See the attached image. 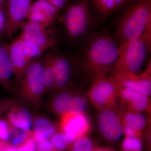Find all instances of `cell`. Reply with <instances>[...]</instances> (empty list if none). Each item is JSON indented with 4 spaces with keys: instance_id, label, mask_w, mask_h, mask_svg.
Masks as SVG:
<instances>
[{
    "instance_id": "obj_8",
    "label": "cell",
    "mask_w": 151,
    "mask_h": 151,
    "mask_svg": "<svg viewBox=\"0 0 151 151\" xmlns=\"http://www.w3.org/2000/svg\"><path fill=\"white\" fill-rule=\"evenodd\" d=\"M112 77L120 86L150 97L151 94V62L140 74L129 72H112Z\"/></svg>"
},
{
    "instance_id": "obj_17",
    "label": "cell",
    "mask_w": 151,
    "mask_h": 151,
    "mask_svg": "<svg viewBox=\"0 0 151 151\" xmlns=\"http://www.w3.org/2000/svg\"><path fill=\"white\" fill-rule=\"evenodd\" d=\"M97 12L103 17L115 13L126 4L129 0H91Z\"/></svg>"
},
{
    "instance_id": "obj_15",
    "label": "cell",
    "mask_w": 151,
    "mask_h": 151,
    "mask_svg": "<svg viewBox=\"0 0 151 151\" xmlns=\"http://www.w3.org/2000/svg\"><path fill=\"white\" fill-rule=\"evenodd\" d=\"M62 115L61 126L64 133L73 135L77 138L89 131L90 125L84 113L67 112Z\"/></svg>"
},
{
    "instance_id": "obj_16",
    "label": "cell",
    "mask_w": 151,
    "mask_h": 151,
    "mask_svg": "<svg viewBox=\"0 0 151 151\" xmlns=\"http://www.w3.org/2000/svg\"><path fill=\"white\" fill-rule=\"evenodd\" d=\"M14 74L13 66L6 44L0 42V84L4 86H8Z\"/></svg>"
},
{
    "instance_id": "obj_3",
    "label": "cell",
    "mask_w": 151,
    "mask_h": 151,
    "mask_svg": "<svg viewBox=\"0 0 151 151\" xmlns=\"http://www.w3.org/2000/svg\"><path fill=\"white\" fill-rule=\"evenodd\" d=\"M151 0H134L118 22L115 40L119 45L151 32Z\"/></svg>"
},
{
    "instance_id": "obj_12",
    "label": "cell",
    "mask_w": 151,
    "mask_h": 151,
    "mask_svg": "<svg viewBox=\"0 0 151 151\" xmlns=\"http://www.w3.org/2000/svg\"><path fill=\"white\" fill-rule=\"evenodd\" d=\"M114 81L117 88L119 101L127 108V110L142 113L145 112L151 114L150 97L120 86Z\"/></svg>"
},
{
    "instance_id": "obj_10",
    "label": "cell",
    "mask_w": 151,
    "mask_h": 151,
    "mask_svg": "<svg viewBox=\"0 0 151 151\" xmlns=\"http://www.w3.org/2000/svg\"><path fill=\"white\" fill-rule=\"evenodd\" d=\"M100 111L97 116V126L100 132L109 140H119L123 134L122 114L114 108Z\"/></svg>"
},
{
    "instance_id": "obj_1",
    "label": "cell",
    "mask_w": 151,
    "mask_h": 151,
    "mask_svg": "<svg viewBox=\"0 0 151 151\" xmlns=\"http://www.w3.org/2000/svg\"><path fill=\"white\" fill-rule=\"evenodd\" d=\"M119 55V46L108 35H94L87 41L81 62L84 70L98 77H107Z\"/></svg>"
},
{
    "instance_id": "obj_33",
    "label": "cell",
    "mask_w": 151,
    "mask_h": 151,
    "mask_svg": "<svg viewBox=\"0 0 151 151\" xmlns=\"http://www.w3.org/2000/svg\"><path fill=\"white\" fill-rule=\"evenodd\" d=\"M5 150H0V151H5Z\"/></svg>"
},
{
    "instance_id": "obj_31",
    "label": "cell",
    "mask_w": 151,
    "mask_h": 151,
    "mask_svg": "<svg viewBox=\"0 0 151 151\" xmlns=\"http://www.w3.org/2000/svg\"><path fill=\"white\" fill-rule=\"evenodd\" d=\"M1 150V144H0V150Z\"/></svg>"
},
{
    "instance_id": "obj_34",
    "label": "cell",
    "mask_w": 151,
    "mask_h": 151,
    "mask_svg": "<svg viewBox=\"0 0 151 151\" xmlns=\"http://www.w3.org/2000/svg\"><path fill=\"white\" fill-rule=\"evenodd\" d=\"M40 151H42V150H40Z\"/></svg>"
},
{
    "instance_id": "obj_27",
    "label": "cell",
    "mask_w": 151,
    "mask_h": 151,
    "mask_svg": "<svg viewBox=\"0 0 151 151\" xmlns=\"http://www.w3.org/2000/svg\"><path fill=\"white\" fill-rule=\"evenodd\" d=\"M6 21V9L0 7V33L4 31Z\"/></svg>"
},
{
    "instance_id": "obj_19",
    "label": "cell",
    "mask_w": 151,
    "mask_h": 151,
    "mask_svg": "<svg viewBox=\"0 0 151 151\" xmlns=\"http://www.w3.org/2000/svg\"><path fill=\"white\" fill-rule=\"evenodd\" d=\"M33 129L37 137L48 139L56 134V127L51 122L44 118H38L34 122Z\"/></svg>"
},
{
    "instance_id": "obj_7",
    "label": "cell",
    "mask_w": 151,
    "mask_h": 151,
    "mask_svg": "<svg viewBox=\"0 0 151 151\" xmlns=\"http://www.w3.org/2000/svg\"><path fill=\"white\" fill-rule=\"evenodd\" d=\"M18 38L44 49H51L56 45V38L51 26L28 21L22 26Z\"/></svg>"
},
{
    "instance_id": "obj_6",
    "label": "cell",
    "mask_w": 151,
    "mask_h": 151,
    "mask_svg": "<svg viewBox=\"0 0 151 151\" xmlns=\"http://www.w3.org/2000/svg\"><path fill=\"white\" fill-rule=\"evenodd\" d=\"M88 97L90 103L99 111L115 108L119 100L113 78H94L88 90Z\"/></svg>"
},
{
    "instance_id": "obj_25",
    "label": "cell",
    "mask_w": 151,
    "mask_h": 151,
    "mask_svg": "<svg viewBox=\"0 0 151 151\" xmlns=\"http://www.w3.org/2000/svg\"><path fill=\"white\" fill-rule=\"evenodd\" d=\"M36 143L33 139H29L22 147L18 148H11L5 151H36Z\"/></svg>"
},
{
    "instance_id": "obj_22",
    "label": "cell",
    "mask_w": 151,
    "mask_h": 151,
    "mask_svg": "<svg viewBox=\"0 0 151 151\" xmlns=\"http://www.w3.org/2000/svg\"><path fill=\"white\" fill-rule=\"evenodd\" d=\"M122 148L124 151H142L143 144L139 137H127L122 143Z\"/></svg>"
},
{
    "instance_id": "obj_4",
    "label": "cell",
    "mask_w": 151,
    "mask_h": 151,
    "mask_svg": "<svg viewBox=\"0 0 151 151\" xmlns=\"http://www.w3.org/2000/svg\"><path fill=\"white\" fill-rule=\"evenodd\" d=\"M151 32L134 40L119 45V55L112 72H129L138 74L151 49Z\"/></svg>"
},
{
    "instance_id": "obj_11",
    "label": "cell",
    "mask_w": 151,
    "mask_h": 151,
    "mask_svg": "<svg viewBox=\"0 0 151 151\" xmlns=\"http://www.w3.org/2000/svg\"><path fill=\"white\" fill-rule=\"evenodd\" d=\"M21 77L24 90L36 96L42 94L45 89L42 55L30 63Z\"/></svg>"
},
{
    "instance_id": "obj_29",
    "label": "cell",
    "mask_w": 151,
    "mask_h": 151,
    "mask_svg": "<svg viewBox=\"0 0 151 151\" xmlns=\"http://www.w3.org/2000/svg\"><path fill=\"white\" fill-rule=\"evenodd\" d=\"M7 0H0V7L6 9Z\"/></svg>"
},
{
    "instance_id": "obj_30",
    "label": "cell",
    "mask_w": 151,
    "mask_h": 151,
    "mask_svg": "<svg viewBox=\"0 0 151 151\" xmlns=\"http://www.w3.org/2000/svg\"><path fill=\"white\" fill-rule=\"evenodd\" d=\"M63 1H64L65 2L67 3L69 1H70V0H63Z\"/></svg>"
},
{
    "instance_id": "obj_23",
    "label": "cell",
    "mask_w": 151,
    "mask_h": 151,
    "mask_svg": "<svg viewBox=\"0 0 151 151\" xmlns=\"http://www.w3.org/2000/svg\"><path fill=\"white\" fill-rule=\"evenodd\" d=\"M93 143L89 138L80 137L74 141L72 151H92Z\"/></svg>"
},
{
    "instance_id": "obj_13",
    "label": "cell",
    "mask_w": 151,
    "mask_h": 151,
    "mask_svg": "<svg viewBox=\"0 0 151 151\" xmlns=\"http://www.w3.org/2000/svg\"><path fill=\"white\" fill-rule=\"evenodd\" d=\"M53 55L55 75L54 87L63 89L70 82L75 60L73 57L65 53L53 52Z\"/></svg>"
},
{
    "instance_id": "obj_2",
    "label": "cell",
    "mask_w": 151,
    "mask_h": 151,
    "mask_svg": "<svg viewBox=\"0 0 151 151\" xmlns=\"http://www.w3.org/2000/svg\"><path fill=\"white\" fill-rule=\"evenodd\" d=\"M63 9L55 21L65 41L75 45L83 40L92 27L93 19L89 3L87 0H70Z\"/></svg>"
},
{
    "instance_id": "obj_32",
    "label": "cell",
    "mask_w": 151,
    "mask_h": 151,
    "mask_svg": "<svg viewBox=\"0 0 151 151\" xmlns=\"http://www.w3.org/2000/svg\"><path fill=\"white\" fill-rule=\"evenodd\" d=\"M103 151V150H100V151Z\"/></svg>"
},
{
    "instance_id": "obj_14",
    "label": "cell",
    "mask_w": 151,
    "mask_h": 151,
    "mask_svg": "<svg viewBox=\"0 0 151 151\" xmlns=\"http://www.w3.org/2000/svg\"><path fill=\"white\" fill-rule=\"evenodd\" d=\"M123 134L127 137H139L149 122L142 112L128 110L121 115Z\"/></svg>"
},
{
    "instance_id": "obj_20",
    "label": "cell",
    "mask_w": 151,
    "mask_h": 151,
    "mask_svg": "<svg viewBox=\"0 0 151 151\" xmlns=\"http://www.w3.org/2000/svg\"><path fill=\"white\" fill-rule=\"evenodd\" d=\"M74 97L75 95L68 92H61L58 94L53 102L55 111L61 115L71 112L74 105Z\"/></svg>"
},
{
    "instance_id": "obj_5",
    "label": "cell",
    "mask_w": 151,
    "mask_h": 151,
    "mask_svg": "<svg viewBox=\"0 0 151 151\" xmlns=\"http://www.w3.org/2000/svg\"><path fill=\"white\" fill-rule=\"evenodd\" d=\"M7 50L12 64L14 74L21 77L30 63L42 56L46 50L17 38L6 44Z\"/></svg>"
},
{
    "instance_id": "obj_21",
    "label": "cell",
    "mask_w": 151,
    "mask_h": 151,
    "mask_svg": "<svg viewBox=\"0 0 151 151\" xmlns=\"http://www.w3.org/2000/svg\"><path fill=\"white\" fill-rule=\"evenodd\" d=\"M76 139L73 135L67 133H59L52 136L51 141L55 147L60 150H63Z\"/></svg>"
},
{
    "instance_id": "obj_18",
    "label": "cell",
    "mask_w": 151,
    "mask_h": 151,
    "mask_svg": "<svg viewBox=\"0 0 151 151\" xmlns=\"http://www.w3.org/2000/svg\"><path fill=\"white\" fill-rule=\"evenodd\" d=\"M9 117L11 123L22 131H29L31 129L32 117L26 109L22 108L17 113L12 112L9 114Z\"/></svg>"
},
{
    "instance_id": "obj_9",
    "label": "cell",
    "mask_w": 151,
    "mask_h": 151,
    "mask_svg": "<svg viewBox=\"0 0 151 151\" xmlns=\"http://www.w3.org/2000/svg\"><path fill=\"white\" fill-rule=\"evenodd\" d=\"M32 0H7L6 24L4 32L11 38L24 23Z\"/></svg>"
},
{
    "instance_id": "obj_26",
    "label": "cell",
    "mask_w": 151,
    "mask_h": 151,
    "mask_svg": "<svg viewBox=\"0 0 151 151\" xmlns=\"http://www.w3.org/2000/svg\"><path fill=\"white\" fill-rule=\"evenodd\" d=\"M10 137L7 123L5 120L0 119V139L6 141Z\"/></svg>"
},
{
    "instance_id": "obj_24",
    "label": "cell",
    "mask_w": 151,
    "mask_h": 151,
    "mask_svg": "<svg viewBox=\"0 0 151 151\" xmlns=\"http://www.w3.org/2000/svg\"><path fill=\"white\" fill-rule=\"evenodd\" d=\"M35 142L41 150L52 151L54 148V146L51 141L48 139H43L35 137Z\"/></svg>"
},
{
    "instance_id": "obj_28",
    "label": "cell",
    "mask_w": 151,
    "mask_h": 151,
    "mask_svg": "<svg viewBox=\"0 0 151 151\" xmlns=\"http://www.w3.org/2000/svg\"><path fill=\"white\" fill-rule=\"evenodd\" d=\"M27 137V134L24 131L19 132L17 136L13 138L12 144L14 146H16L23 143Z\"/></svg>"
}]
</instances>
